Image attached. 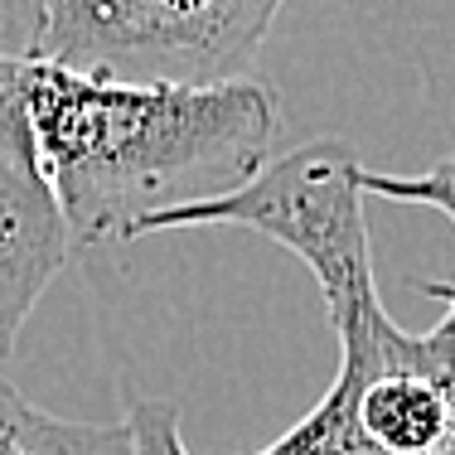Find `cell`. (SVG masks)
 <instances>
[{"instance_id":"obj_1","label":"cell","mask_w":455,"mask_h":455,"mask_svg":"<svg viewBox=\"0 0 455 455\" xmlns=\"http://www.w3.org/2000/svg\"><path fill=\"white\" fill-rule=\"evenodd\" d=\"M267 83H136L44 59H0V156L53 194L73 247L146 237L165 209L243 189L272 160Z\"/></svg>"},{"instance_id":"obj_2","label":"cell","mask_w":455,"mask_h":455,"mask_svg":"<svg viewBox=\"0 0 455 455\" xmlns=\"http://www.w3.org/2000/svg\"><path fill=\"white\" fill-rule=\"evenodd\" d=\"M170 228H247V233H262L286 252H296L330 306L339 344H368L393 324L373 286L363 160L339 136L306 140V146L267 160L233 194L156 213L146 233H170Z\"/></svg>"},{"instance_id":"obj_3","label":"cell","mask_w":455,"mask_h":455,"mask_svg":"<svg viewBox=\"0 0 455 455\" xmlns=\"http://www.w3.org/2000/svg\"><path fill=\"white\" fill-rule=\"evenodd\" d=\"M281 0H44L39 53L136 83H233L272 35Z\"/></svg>"},{"instance_id":"obj_4","label":"cell","mask_w":455,"mask_h":455,"mask_svg":"<svg viewBox=\"0 0 455 455\" xmlns=\"http://www.w3.org/2000/svg\"><path fill=\"white\" fill-rule=\"evenodd\" d=\"M407 330H383L368 344H339V373H334L330 393L320 397L286 436H276L267 451L257 455H387L368 441L363 421H359V393L368 378H378L393 363L397 344ZM136 431V451L140 455H189L180 441V411L170 403H132L126 411Z\"/></svg>"},{"instance_id":"obj_5","label":"cell","mask_w":455,"mask_h":455,"mask_svg":"<svg viewBox=\"0 0 455 455\" xmlns=\"http://www.w3.org/2000/svg\"><path fill=\"white\" fill-rule=\"evenodd\" d=\"M73 237L53 194L0 156V363L15 354V339L35 306L44 300L49 281L68 267Z\"/></svg>"},{"instance_id":"obj_6","label":"cell","mask_w":455,"mask_h":455,"mask_svg":"<svg viewBox=\"0 0 455 455\" xmlns=\"http://www.w3.org/2000/svg\"><path fill=\"white\" fill-rule=\"evenodd\" d=\"M359 421L387 455H436L451 436V393L417 368V334L407 339L403 363L368 378L359 393Z\"/></svg>"},{"instance_id":"obj_7","label":"cell","mask_w":455,"mask_h":455,"mask_svg":"<svg viewBox=\"0 0 455 455\" xmlns=\"http://www.w3.org/2000/svg\"><path fill=\"white\" fill-rule=\"evenodd\" d=\"M0 455H136V431L132 421L53 417L0 378Z\"/></svg>"},{"instance_id":"obj_8","label":"cell","mask_w":455,"mask_h":455,"mask_svg":"<svg viewBox=\"0 0 455 455\" xmlns=\"http://www.w3.org/2000/svg\"><path fill=\"white\" fill-rule=\"evenodd\" d=\"M363 194H383V199H397V204L436 209L455 228V156L421 170V175H378V170H363ZM427 291L436 300H446V315L431 324L427 334H417V368L436 378L446 393H455V286H427Z\"/></svg>"},{"instance_id":"obj_9","label":"cell","mask_w":455,"mask_h":455,"mask_svg":"<svg viewBox=\"0 0 455 455\" xmlns=\"http://www.w3.org/2000/svg\"><path fill=\"white\" fill-rule=\"evenodd\" d=\"M44 44V0H0V59H29Z\"/></svg>"},{"instance_id":"obj_10","label":"cell","mask_w":455,"mask_h":455,"mask_svg":"<svg viewBox=\"0 0 455 455\" xmlns=\"http://www.w3.org/2000/svg\"><path fill=\"white\" fill-rule=\"evenodd\" d=\"M136 455H140V451H136Z\"/></svg>"}]
</instances>
